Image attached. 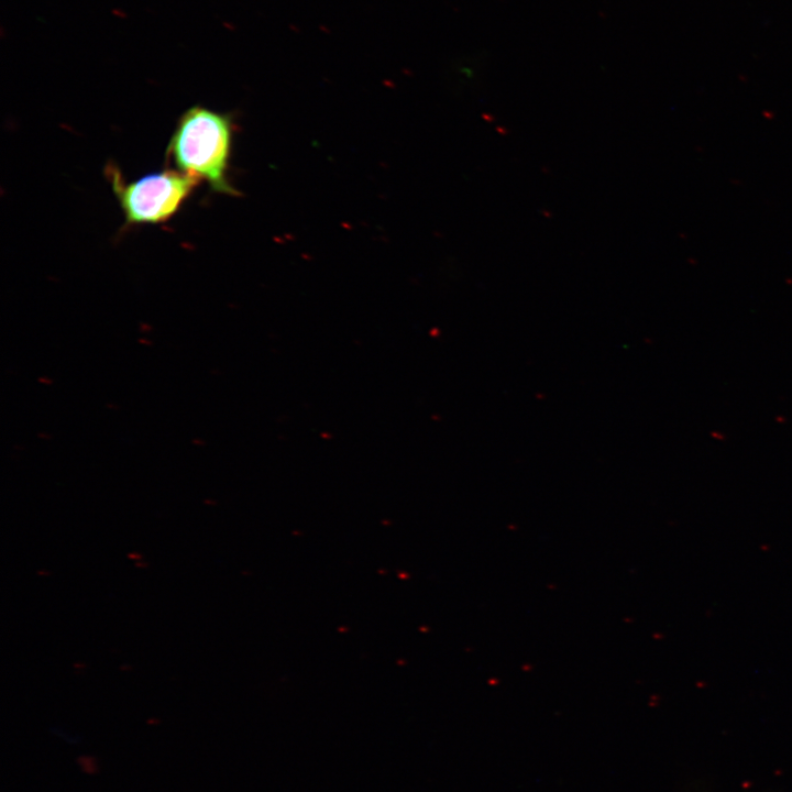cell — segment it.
I'll list each match as a JSON object with an SVG mask.
<instances>
[{"mask_svg": "<svg viewBox=\"0 0 792 792\" xmlns=\"http://www.w3.org/2000/svg\"><path fill=\"white\" fill-rule=\"evenodd\" d=\"M107 176L128 224H157L168 221L200 184V179L165 168L125 183L114 166H107Z\"/></svg>", "mask_w": 792, "mask_h": 792, "instance_id": "cell-2", "label": "cell"}, {"mask_svg": "<svg viewBox=\"0 0 792 792\" xmlns=\"http://www.w3.org/2000/svg\"><path fill=\"white\" fill-rule=\"evenodd\" d=\"M231 145L230 117L193 106L179 117L166 156L179 172L207 182L215 191L237 195L228 180Z\"/></svg>", "mask_w": 792, "mask_h": 792, "instance_id": "cell-1", "label": "cell"}]
</instances>
